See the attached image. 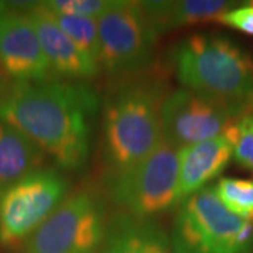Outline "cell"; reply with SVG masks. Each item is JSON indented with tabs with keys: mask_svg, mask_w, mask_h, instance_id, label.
<instances>
[{
	"mask_svg": "<svg viewBox=\"0 0 253 253\" xmlns=\"http://www.w3.org/2000/svg\"><path fill=\"white\" fill-rule=\"evenodd\" d=\"M99 107L97 93L84 82L13 83L0 104V120L49 155L59 169L76 172L89 159Z\"/></svg>",
	"mask_w": 253,
	"mask_h": 253,
	"instance_id": "1",
	"label": "cell"
},
{
	"mask_svg": "<svg viewBox=\"0 0 253 253\" xmlns=\"http://www.w3.org/2000/svg\"><path fill=\"white\" fill-rule=\"evenodd\" d=\"M168 94L165 82L136 73L110 89L101 123L106 174L132 168L162 142V107Z\"/></svg>",
	"mask_w": 253,
	"mask_h": 253,
	"instance_id": "2",
	"label": "cell"
},
{
	"mask_svg": "<svg viewBox=\"0 0 253 253\" xmlns=\"http://www.w3.org/2000/svg\"><path fill=\"white\" fill-rule=\"evenodd\" d=\"M170 63L186 89L253 104V58L228 37H187L173 46Z\"/></svg>",
	"mask_w": 253,
	"mask_h": 253,
	"instance_id": "3",
	"label": "cell"
},
{
	"mask_svg": "<svg viewBox=\"0 0 253 253\" xmlns=\"http://www.w3.org/2000/svg\"><path fill=\"white\" fill-rule=\"evenodd\" d=\"M170 239L176 253H252L253 222L232 214L208 186L179 204Z\"/></svg>",
	"mask_w": 253,
	"mask_h": 253,
	"instance_id": "4",
	"label": "cell"
},
{
	"mask_svg": "<svg viewBox=\"0 0 253 253\" xmlns=\"http://www.w3.org/2000/svg\"><path fill=\"white\" fill-rule=\"evenodd\" d=\"M179 151L162 141L141 162L106 174L110 199L126 214L152 219L176 208L179 201Z\"/></svg>",
	"mask_w": 253,
	"mask_h": 253,
	"instance_id": "5",
	"label": "cell"
},
{
	"mask_svg": "<svg viewBox=\"0 0 253 253\" xmlns=\"http://www.w3.org/2000/svg\"><path fill=\"white\" fill-rule=\"evenodd\" d=\"M109 219L103 203L89 191L66 197L21 245V253H97Z\"/></svg>",
	"mask_w": 253,
	"mask_h": 253,
	"instance_id": "6",
	"label": "cell"
},
{
	"mask_svg": "<svg viewBox=\"0 0 253 253\" xmlns=\"http://www.w3.org/2000/svg\"><path fill=\"white\" fill-rule=\"evenodd\" d=\"M69 181L58 168H40L0 190V245H23L66 199Z\"/></svg>",
	"mask_w": 253,
	"mask_h": 253,
	"instance_id": "7",
	"label": "cell"
},
{
	"mask_svg": "<svg viewBox=\"0 0 253 253\" xmlns=\"http://www.w3.org/2000/svg\"><path fill=\"white\" fill-rule=\"evenodd\" d=\"M97 28L103 71L109 75L128 76L149 65L159 36L141 1L113 0L97 20Z\"/></svg>",
	"mask_w": 253,
	"mask_h": 253,
	"instance_id": "8",
	"label": "cell"
},
{
	"mask_svg": "<svg viewBox=\"0 0 253 253\" xmlns=\"http://www.w3.org/2000/svg\"><path fill=\"white\" fill-rule=\"evenodd\" d=\"M253 104L231 101L181 87L168 94L162 107L163 141L176 149L222 135Z\"/></svg>",
	"mask_w": 253,
	"mask_h": 253,
	"instance_id": "9",
	"label": "cell"
},
{
	"mask_svg": "<svg viewBox=\"0 0 253 253\" xmlns=\"http://www.w3.org/2000/svg\"><path fill=\"white\" fill-rule=\"evenodd\" d=\"M0 65L14 83L52 79L49 62L26 13L9 11L0 24Z\"/></svg>",
	"mask_w": 253,
	"mask_h": 253,
	"instance_id": "10",
	"label": "cell"
},
{
	"mask_svg": "<svg viewBox=\"0 0 253 253\" xmlns=\"http://www.w3.org/2000/svg\"><path fill=\"white\" fill-rule=\"evenodd\" d=\"M26 14L31 20L51 71L65 81L84 82L99 75L100 66L91 61L58 26L51 11L41 3H30Z\"/></svg>",
	"mask_w": 253,
	"mask_h": 253,
	"instance_id": "11",
	"label": "cell"
},
{
	"mask_svg": "<svg viewBox=\"0 0 253 253\" xmlns=\"http://www.w3.org/2000/svg\"><path fill=\"white\" fill-rule=\"evenodd\" d=\"M232 159V145L225 134L179 151V201L208 187Z\"/></svg>",
	"mask_w": 253,
	"mask_h": 253,
	"instance_id": "12",
	"label": "cell"
},
{
	"mask_svg": "<svg viewBox=\"0 0 253 253\" xmlns=\"http://www.w3.org/2000/svg\"><path fill=\"white\" fill-rule=\"evenodd\" d=\"M97 253H176L172 239L152 219L120 212L109 219Z\"/></svg>",
	"mask_w": 253,
	"mask_h": 253,
	"instance_id": "13",
	"label": "cell"
},
{
	"mask_svg": "<svg viewBox=\"0 0 253 253\" xmlns=\"http://www.w3.org/2000/svg\"><path fill=\"white\" fill-rule=\"evenodd\" d=\"M225 0H179V1H141L155 31L161 36L183 26L212 21L234 7Z\"/></svg>",
	"mask_w": 253,
	"mask_h": 253,
	"instance_id": "14",
	"label": "cell"
},
{
	"mask_svg": "<svg viewBox=\"0 0 253 253\" xmlns=\"http://www.w3.org/2000/svg\"><path fill=\"white\" fill-rule=\"evenodd\" d=\"M44 152L27 136L0 120V190L41 168Z\"/></svg>",
	"mask_w": 253,
	"mask_h": 253,
	"instance_id": "15",
	"label": "cell"
},
{
	"mask_svg": "<svg viewBox=\"0 0 253 253\" xmlns=\"http://www.w3.org/2000/svg\"><path fill=\"white\" fill-rule=\"evenodd\" d=\"M212 187L218 200L232 214L253 222V179L221 177Z\"/></svg>",
	"mask_w": 253,
	"mask_h": 253,
	"instance_id": "16",
	"label": "cell"
},
{
	"mask_svg": "<svg viewBox=\"0 0 253 253\" xmlns=\"http://www.w3.org/2000/svg\"><path fill=\"white\" fill-rule=\"evenodd\" d=\"M52 17L62 28V31L81 48L93 62L100 66V37L97 20L86 17H75L52 13Z\"/></svg>",
	"mask_w": 253,
	"mask_h": 253,
	"instance_id": "17",
	"label": "cell"
},
{
	"mask_svg": "<svg viewBox=\"0 0 253 253\" xmlns=\"http://www.w3.org/2000/svg\"><path fill=\"white\" fill-rule=\"evenodd\" d=\"M232 145V158L253 173V110L245 113L224 132Z\"/></svg>",
	"mask_w": 253,
	"mask_h": 253,
	"instance_id": "18",
	"label": "cell"
},
{
	"mask_svg": "<svg viewBox=\"0 0 253 253\" xmlns=\"http://www.w3.org/2000/svg\"><path fill=\"white\" fill-rule=\"evenodd\" d=\"M113 0H48L42 1L46 9L56 14L99 20L111 6Z\"/></svg>",
	"mask_w": 253,
	"mask_h": 253,
	"instance_id": "19",
	"label": "cell"
},
{
	"mask_svg": "<svg viewBox=\"0 0 253 253\" xmlns=\"http://www.w3.org/2000/svg\"><path fill=\"white\" fill-rule=\"evenodd\" d=\"M217 21L222 26L238 30L244 34L253 37V4L249 1L242 6L232 7L217 18Z\"/></svg>",
	"mask_w": 253,
	"mask_h": 253,
	"instance_id": "20",
	"label": "cell"
},
{
	"mask_svg": "<svg viewBox=\"0 0 253 253\" xmlns=\"http://www.w3.org/2000/svg\"><path fill=\"white\" fill-rule=\"evenodd\" d=\"M13 83H14V82L10 79L9 75L4 72V69H3L1 65H0V104L3 103V100L7 97L10 89H11V86H13Z\"/></svg>",
	"mask_w": 253,
	"mask_h": 253,
	"instance_id": "21",
	"label": "cell"
},
{
	"mask_svg": "<svg viewBox=\"0 0 253 253\" xmlns=\"http://www.w3.org/2000/svg\"><path fill=\"white\" fill-rule=\"evenodd\" d=\"M9 11H10L9 3L0 1V24H1V21L4 20V17L7 16V13H9Z\"/></svg>",
	"mask_w": 253,
	"mask_h": 253,
	"instance_id": "22",
	"label": "cell"
},
{
	"mask_svg": "<svg viewBox=\"0 0 253 253\" xmlns=\"http://www.w3.org/2000/svg\"><path fill=\"white\" fill-rule=\"evenodd\" d=\"M249 3H251V4H253V1H249Z\"/></svg>",
	"mask_w": 253,
	"mask_h": 253,
	"instance_id": "23",
	"label": "cell"
}]
</instances>
